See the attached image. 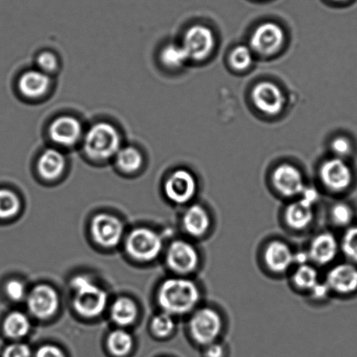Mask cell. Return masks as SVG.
<instances>
[{
    "instance_id": "cell-1",
    "label": "cell",
    "mask_w": 357,
    "mask_h": 357,
    "mask_svg": "<svg viewBox=\"0 0 357 357\" xmlns=\"http://www.w3.org/2000/svg\"><path fill=\"white\" fill-rule=\"evenodd\" d=\"M201 300V289L191 279H169L160 287V305L172 316L192 313L197 309Z\"/></svg>"
},
{
    "instance_id": "cell-2",
    "label": "cell",
    "mask_w": 357,
    "mask_h": 357,
    "mask_svg": "<svg viewBox=\"0 0 357 357\" xmlns=\"http://www.w3.org/2000/svg\"><path fill=\"white\" fill-rule=\"evenodd\" d=\"M122 146L121 136L118 129L108 122H97L85 132L82 148L89 159L107 162L114 159Z\"/></svg>"
},
{
    "instance_id": "cell-3",
    "label": "cell",
    "mask_w": 357,
    "mask_h": 357,
    "mask_svg": "<svg viewBox=\"0 0 357 357\" xmlns=\"http://www.w3.org/2000/svg\"><path fill=\"white\" fill-rule=\"evenodd\" d=\"M188 330L192 340L203 347L218 342L224 330L222 314L213 307H198L192 312Z\"/></svg>"
},
{
    "instance_id": "cell-4",
    "label": "cell",
    "mask_w": 357,
    "mask_h": 357,
    "mask_svg": "<svg viewBox=\"0 0 357 357\" xmlns=\"http://www.w3.org/2000/svg\"><path fill=\"white\" fill-rule=\"evenodd\" d=\"M73 287L76 291L75 307L80 314L93 317L102 312L107 303L106 292L84 276L73 280Z\"/></svg>"
},
{
    "instance_id": "cell-5",
    "label": "cell",
    "mask_w": 357,
    "mask_h": 357,
    "mask_svg": "<svg viewBox=\"0 0 357 357\" xmlns=\"http://www.w3.org/2000/svg\"><path fill=\"white\" fill-rule=\"evenodd\" d=\"M85 135L83 126L78 119L62 115L54 119L48 128V136L56 146L62 149H73L79 143Z\"/></svg>"
},
{
    "instance_id": "cell-6",
    "label": "cell",
    "mask_w": 357,
    "mask_h": 357,
    "mask_svg": "<svg viewBox=\"0 0 357 357\" xmlns=\"http://www.w3.org/2000/svg\"><path fill=\"white\" fill-rule=\"evenodd\" d=\"M169 268L178 274L187 275L196 271L199 265V254L194 244L177 240L170 245L167 255Z\"/></svg>"
},
{
    "instance_id": "cell-7",
    "label": "cell",
    "mask_w": 357,
    "mask_h": 357,
    "mask_svg": "<svg viewBox=\"0 0 357 357\" xmlns=\"http://www.w3.org/2000/svg\"><path fill=\"white\" fill-rule=\"evenodd\" d=\"M162 247V239L158 234L146 229L135 230L129 234L127 241L128 253L137 260H153L158 257Z\"/></svg>"
},
{
    "instance_id": "cell-8",
    "label": "cell",
    "mask_w": 357,
    "mask_h": 357,
    "mask_svg": "<svg viewBox=\"0 0 357 357\" xmlns=\"http://www.w3.org/2000/svg\"><path fill=\"white\" fill-rule=\"evenodd\" d=\"M321 184L327 190L342 192L351 187L353 174L351 167L344 159L335 158L326 160L320 169Z\"/></svg>"
},
{
    "instance_id": "cell-9",
    "label": "cell",
    "mask_w": 357,
    "mask_h": 357,
    "mask_svg": "<svg viewBox=\"0 0 357 357\" xmlns=\"http://www.w3.org/2000/svg\"><path fill=\"white\" fill-rule=\"evenodd\" d=\"M215 43V36L212 31L198 24L187 31L181 45L187 52L188 59L199 61L211 54Z\"/></svg>"
},
{
    "instance_id": "cell-10",
    "label": "cell",
    "mask_w": 357,
    "mask_h": 357,
    "mask_svg": "<svg viewBox=\"0 0 357 357\" xmlns=\"http://www.w3.org/2000/svg\"><path fill=\"white\" fill-rule=\"evenodd\" d=\"M331 293L339 296H351L357 291V265L346 261L328 269L325 278Z\"/></svg>"
},
{
    "instance_id": "cell-11",
    "label": "cell",
    "mask_w": 357,
    "mask_h": 357,
    "mask_svg": "<svg viewBox=\"0 0 357 357\" xmlns=\"http://www.w3.org/2000/svg\"><path fill=\"white\" fill-rule=\"evenodd\" d=\"M272 184L275 190L284 198L298 197L306 189L302 173L288 164L276 167L272 174Z\"/></svg>"
},
{
    "instance_id": "cell-12",
    "label": "cell",
    "mask_w": 357,
    "mask_h": 357,
    "mask_svg": "<svg viewBox=\"0 0 357 357\" xmlns=\"http://www.w3.org/2000/svg\"><path fill=\"white\" fill-rule=\"evenodd\" d=\"M197 181L190 172L178 169L167 178L165 192L167 198L176 204L191 202L197 194Z\"/></svg>"
},
{
    "instance_id": "cell-13",
    "label": "cell",
    "mask_w": 357,
    "mask_h": 357,
    "mask_svg": "<svg viewBox=\"0 0 357 357\" xmlns=\"http://www.w3.org/2000/svg\"><path fill=\"white\" fill-rule=\"evenodd\" d=\"M295 254L291 247L284 241L274 240L266 245L262 259L269 272L283 275L295 266Z\"/></svg>"
},
{
    "instance_id": "cell-14",
    "label": "cell",
    "mask_w": 357,
    "mask_h": 357,
    "mask_svg": "<svg viewBox=\"0 0 357 357\" xmlns=\"http://www.w3.org/2000/svg\"><path fill=\"white\" fill-rule=\"evenodd\" d=\"M340 252V241L331 232H321L311 240L307 254L316 267H325L332 264Z\"/></svg>"
},
{
    "instance_id": "cell-15",
    "label": "cell",
    "mask_w": 357,
    "mask_h": 357,
    "mask_svg": "<svg viewBox=\"0 0 357 357\" xmlns=\"http://www.w3.org/2000/svg\"><path fill=\"white\" fill-rule=\"evenodd\" d=\"M284 40V31L281 26L272 22L264 23L252 35L251 50L264 56L272 55L279 51Z\"/></svg>"
},
{
    "instance_id": "cell-16",
    "label": "cell",
    "mask_w": 357,
    "mask_h": 357,
    "mask_svg": "<svg viewBox=\"0 0 357 357\" xmlns=\"http://www.w3.org/2000/svg\"><path fill=\"white\" fill-rule=\"evenodd\" d=\"M52 83V76L36 68L23 73L17 80V87L24 99L36 100L47 96Z\"/></svg>"
},
{
    "instance_id": "cell-17",
    "label": "cell",
    "mask_w": 357,
    "mask_h": 357,
    "mask_svg": "<svg viewBox=\"0 0 357 357\" xmlns=\"http://www.w3.org/2000/svg\"><path fill=\"white\" fill-rule=\"evenodd\" d=\"M252 100L258 110L268 115L279 114L285 103L281 89L271 82H261L255 86L252 92Z\"/></svg>"
},
{
    "instance_id": "cell-18",
    "label": "cell",
    "mask_w": 357,
    "mask_h": 357,
    "mask_svg": "<svg viewBox=\"0 0 357 357\" xmlns=\"http://www.w3.org/2000/svg\"><path fill=\"white\" fill-rule=\"evenodd\" d=\"M314 202L304 196L290 202L283 213L287 227L296 232L306 230L314 220Z\"/></svg>"
},
{
    "instance_id": "cell-19",
    "label": "cell",
    "mask_w": 357,
    "mask_h": 357,
    "mask_svg": "<svg viewBox=\"0 0 357 357\" xmlns=\"http://www.w3.org/2000/svg\"><path fill=\"white\" fill-rule=\"evenodd\" d=\"M182 226L189 236L202 239L208 236L211 229V215L205 206L192 204L188 206L182 217Z\"/></svg>"
},
{
    "instance_id": "cell-20",
    "label": "cell",
    "mask_w": 357,
    "mask_h": 357,
    "mask_svg": "<svg viewBox=\"0 0 357 357\" xmlns=\"http://www.w3.org/2000/svg\"><path fill=\"white\" fill-rule=\"evenodd\" d=\"M92 234L98 243L106 247H114L120 243L123 227L114 216L100 215L93 220Z\"/></svg>"
},
{
    "instance_id": "cell-21",
    "label": "cell",
    "mask_w": 357,
    "mask_h": 357,
    "mask_svg": "<svg viewBox=\"0 0 357 357\" xmlns=\"http://www.w3.org/2000/svg\"><path fill=\"white\" fill-rule=\"evenodd\" d=\"M28 305L35 317L45 319L52 316L58 309L57 293L51 287L38 286L31 292Z\"/></svg>"
},
{
    "instance_id": "cell-22",
    "label": "cell",
    "mask_w": 357,
    "mask_h": 357,
    "mask_svg": "<svg viewBox=\"0 0 357 357\" xmlns=\"http://www.w3.org/2000/svg\"><path fill=\"white\" fill-rule=\"evenodd\" d=\"M66 157L61 150L51 148L41 153L37 163L40 176L47 181H54L64 172Z\"/></svg>"
},
{
    "instance_id": "cell-23",
    "label": "cell",
    "mask_w": 357,
    "mask_h": 357,
    "mask_svg": "<svg viewBox=\"0 0 357 357\" xmlns=\"http://www.w3.org/2000/svg\"><path fill=\"white\" fill-rule=\"evenodd\" d=\"M291 282L296 289L309 293L320 282L319 273L313 264L296 265L291 275Z\"/></svg>"
},
{
    "instance_id": "cell-24",
    "label": "cell",
    "mask_w": 357,
    "mask_h": 357,
    "mask_svg": "<svg viewBox=\"0 0 357 357\" xmlns=\"http://www.w3.org/2000/svg\"><path fill=\"white\" fill-rule=\"evenodd\" d=\"M114 160L118 169L127 174L137 172L143 164L142 153L132 146H122Z\"/></svg>"
},
{
    "instance_id": "cell-25",
    "label": "cell",
    "mask_w": 357,
    "mask_h": 357,
    "mask_svg": "<svg viewBox=\"0 0 357 357\" xmlns=\"http://www.w3.org/2000/svg\"><path fill=\"white\" fill-rule=\"evenodd\" d=\"M189 61L187 52L181 45H166L160 52V61L164 68L169 70L180 69Z\"/></svg>"
},
{
    "instance_id": "cell-26",
    "label": "cell",
    "mask_w": 357,
    "mask_h": 357,
    "mask_svg": "<svg viewBox=\"0 0 357 357\" xmlns=\"http://www.w3.org/2000/svg\"><path fill=\"white\" fill-rule=\"evenodd\" d=\"M137 317V309L131 300L121 298L114 303L112 307V318L120 325L131 324Z\"/></svg>"
},
{
    "instance_id": "cell-27",
    "label": "cell",
    "mask_w": 357,
    "mask_h": 357,
    "mask_svg": "<svg viewBox=\"0 0 357 357\" xmlns=\"http://www.w3.org/2000/svg\"><path fill=\"white\" fill-rule=\"evenodd\" d=\"M30 328L29 320L20 312H13L7 317L3 330L10 338H20L28 333Z\"/></svg>"
},
{
    "instance_id": "cell-28",
    "label": "cell",
    "mask_w": 357,
    "mask_h": 357,
    "mask_svg": "<svg viewBox=\"0 0 357 357\" xmlns=\"http://www.w3.org/2000/svg\"><path fill=\"white\" fill-rule=\"evenodd\" d=\"M355 218L354 209L347 202H335L330 210V219L333 225L337 227H351Z\"/></svg>"
},
{
    "instance_id": "cell-29",
    "label": "cell",
    "mask_w": 357,
    "mask_h": 357,
    "mask_svg": "<svg viewBox=\"0 0 357 357\" xmlns=\"http://www.w3.org/2000/svg\"><path fill=\"white\" fill-rule=\"evenodd\" d=\"M339 241L340 252L347 259V261L357 265V225L347 227Z\"/></svg>"
},
{
    "instance_id": "cell-30",
    "label": "cell",
    "mask_w": 357,
    "mask_h": 357,
    "mask_svg": "<svg viewBox=\"0 0 357 357\" xmlns=\"http://www.w3.org/2000/svg\"><path fill=\"white\" fill-rule=\"evenodd\" d=\"M108 348L114 356H123L130 352L132 347L131 335L124 331H115L108 337Z\"/></svg>"
},
{
    "instance_id": "cell-31",
    "label": "cell",
    "mask_w": 357,
    "mask_h": 357,
    "mask_svg": "<svg viewBox=\"0 0 357 357\" xmlns=\"http://www.w3.org/2000/svg\"><path fill=\"white\" fill-rule=\"evenodd\" d=\"M20 208L19 197L9 189H0V218H10L17 215Z\"/></svg>"
},
{
    "instance_id": "cell-32",
    "label": "cell",
    "mask_w": 357,
    "mask_h": 357,
    "mask_svg": "<svg viewBox=\"0 0 357 357\" xmlns=\"http://www.w3.org/2000/svg\"><path fill=\"white\" fill-rule=\"evenodd\" d=\"M230 64L236 70H245L250 68L253 61L252 50L245 45H239L234 48L230 55Z\"/></svg>"
},
{
    "instance_id": "cell-33",
    "label": "cell",
    "mask_w": 357,
    "mask_h": 357,
    "mask_svg": "<svg viewBox=\"0 0 357 357\" xmlns=\"http://www.w3.org/2000/svg\"><path fill=\"white\" fill-rule=\"evenodd\" d=\"M174 327H176V324H174L172 314L167 312L155 317L152 324L153 331L160 337H165L172 334Z\"/></svg>"
},
{
    "instance_id": "cell-34",
    "label": "cell",
    "mask_w": 357,
    "mask_h": 357,
    "mask_svg": "<svg viewBox=\"0 0 357 357\" xmlns=\"http://www.w3.org/2000/svg\"><path fill=\"white\" fill-rule=\"evenodd\" d=\"M36 66L41 72L52 76L59 71V62L57 56L51 52L45 51L38 55Z\"/></svg>"
},
{
    "instance_id": "cell-35",
    "label": "cell",
    "mask_w": 357,
    "mask_h": 357,
    "mask_svg": "<svg viewBox=\"0 0 357 357\" xmlns=\"http://www.w3.org/2000/svg\"><path fill=\"white\" fill-rule=\"evenodd\" d=\"M331 150L337 155V158L344 159L351 153V143L347 138H335L331 143Z\"/></svg>"
},
{
    "instance_id": "cell-36",
    "label": "cell",
    "mask_w": 357,
    "mask_h": 357,
    "mask_svg": "<svg viewBox=\"0 0 357 357\" xmlns=\"http://www.w3.org/2000/svg\"><path fill=\"white\" fill-rule=\"evenodd\" d=\"M2 357H31V349L26 344L9 345L3 351Z\"/></svg>"
},
{
    "instance_id": "cell-37",
    "label": "cell",
    "mask_w": 357,
    "mask_h": 357,
    "mask_svg": "<svg viewBox=\"0 0 357 357\" xmlns=\"http://www.w3.org/2000/svg\"><path fill=\"white\" fill-rule=\"evenodd\" d=\"M6 293L10 299L20 301L24 296V286L22 282L13 280L7 283Z\"/></svg>"
},
{
    "instance_id": "cell-38",
    "label": "cell",
    "mask_w": 357,
    "mask_h": 357,
    "mask_svg": "<svg viewBox=\"0 0 357 357\" xmlns=\"http://www.w3.org/2000/svg\"><path fill=\"white\" fill-rule=\"evenodd\" d=\"M309 294L311 298L314 301H324L331 295V292L325 282H320Z\"/></svg>"
},
{
    "instance_id": "cell-39",
    "label": "cell",
    "mask_w": 357,
    "mask_h": 357,
    "mask_svg": "<svg viewBox=\"0 0 357 357\" xmlns=\"http://www.w3.org/2000/svg\"><path fill=\"white\" fill-rule=\"evenodd\" d=\"M36 357H65L63 352L55 346L45 345L38 349Z\"/></svg>"
},
{
    "instance_id": "cell-40",
    "label": "cell",
    "mask_w": 357,
    "mask_h": 357,
    "mask_svg": "<svg viewBox=\"0 0 357 357\" xmlns=\"http://www.w3.org/2000/svg\"><path fill=\"white\" fill-rule=\"evenodd\" d=\"M204 356L205 357H224L225 349L218 342H213L212 344L206 346Z\"/></svg>"
},
{
    "instance_id": "cell-41",
    "label": "cell",
    "mask_w": 357,
    "mask_h": 357,
    "mask_svg": "<svg viewBox=\"0 0 357 357\" xmlns=\"http://www.w3.org/2000/svg\"><path fill=\"white\" fill-rule=\"evenodd\" d=\"M333 1H335V2H344V1H347V0H333Z\"/></svg>"
}]
</instances>
